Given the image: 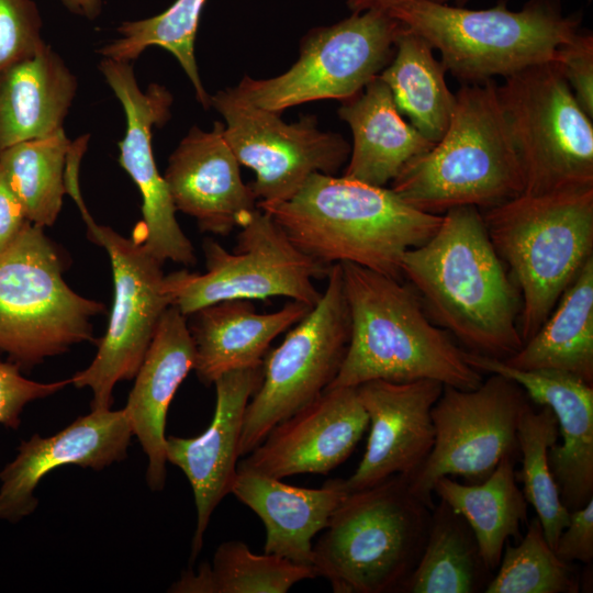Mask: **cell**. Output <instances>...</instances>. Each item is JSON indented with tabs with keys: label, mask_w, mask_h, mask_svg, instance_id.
I'll return each mask as SVG.
<instances>
[{
	"label": "cell",
	"mask_w": 593,
	"mask_h": 593,
	"mask_svg": "<svg viewBox=\"0 0 593 593\" xmlns=\"http://www.w3.org/2000/svg\"><path fill=\"white\" fill-rule=\"evenodd\" d=\"M261 380L262 363L222 374L213 383L216 400L209 427L195 437H166V459L184 473L194 496L197 525L191 562L203 547L212 513L232 492L245 411Z\"/></svg>",
	"instance_id": "d6986e66"
},
{
	"label": "cell",
	"mask_w": 593,
	"mask_h": 593,
	"mask_svg": "<svg viewBox=\"0 0 593 593\" xmlns=\"http://www.w3.org/2000/svg\"><path fill=\"white\" fill-rule=\"evenodd\" d=\"M581 578L547 542L534 517L518 544H505L500 564L484 593H578Z\"/></svg>",
	"instance_id": "d590c367"
},
{
	"label": "cell",
	"mask_w": 593,
	"mask_h": 593,
	"mask_svg": "<svg viewBox=\"0 0 593 593\" xmlns=\"http://www.w3.org/2000/svg\"><path fill=\"white\" fill-rule=\"evenodd\" d=\"M404 24L379 10L353 12L303 38L299 59L269 79L245 76L234 91L255 107L281 113L302 103L358 94L390 63Z\"/></svg>",
	"instance_id": "7c38bea8"
},
{
	"label": "cell",
	"mask_w": 593,
	"mask_h": 593,
	"mask_svg": "<svg viewBox=\"0 0 593 593\" xmlns=\"http://www.w3.org/2000/svg\"><path fill=\"white\" fill-rule=\"evenodd\" d=\"M99 68L125 113L126 128L119 143V163L142 194L143 222L136 232L149 253L163 264L171 260L192 266L197 260L194 248L177 222V210L152 148L153 126H161L169 118L171 94L157 83L143 91L130 61L102 58Z\"/></svg>",
	"instance_id": "2e32d148"
},
{
	"label": "cell",
	"mask_w": 593,
	"mask_h": 593,
	"mask_svg": "<svg viewBox=\"0 0 593 593\" xmlns=\"http://www.w3.org/2000/svg\"><path fill=\"white\" fill-rule=\"evenodd\" d=\"M429 1L437 2V3H448V1H451V0H429ZM452 1H455V3H456L458 7H465V4H466L469 0H452Z\"/></svg>",
	"instance_id": "ee69618b"
},
{
	"label": "cell",
	"mask_w": 593,
	"mask_h": 593,
	"mask_svg": "<svg viewBox=\"0 0 593 593\" xmlns=\"http://www.w3.org/2000/svg\"><path fill=\"white\" fill-rule=\"evenodd\" d=\"M195 350L187 316L169 306L163 314L136 373L124 412L148 458L146 482L154 492L166 483L165 429L169 405L188 373Z\"/></svg>",
	"instance_id": "603a6c76"
},
{
	"label": "cell",
	"mask_w": 593,
	"mask_h": 593,
	"mask_svg": "<svg viewBox=\"0 0 593 593\" xmlns=\"http://www.w3.org/2000/svg\"><path fill=\"white\" fill-rule=\"evenodd\" d=\"M206 0H176L164 12L137 21L123 22L119 37L100 49L103 58L131 61L150 46H158L178 60L190 79L200 104L211 108V96L204 89L194 55V41Z\"/></svg>",
	"instance_id": "836d02e7"
},
{
	"label": "cell",
	"mask_w": 593,
	"mask_h": 593,
	"mask_svg": "<svg viewBox=\"0 0 593 593\" xmlns=\"http://www.w3.org/2000/svg\"><path fill=\"white\" fill-rule=\"evenodd\" d=\"M71 142L63 128L0 150V168L21 202L27 221L52 226L60 212L65 168Z\"/></svg>",
	"instance_id": "d6a6232c"
},
{
	"label": "cell",
	"mask_w": 593,
	"mask_h": 593,
	"mask_svg": "<svg viewBox=\"0 0 593 593\" xmlns=\"http://www.w3.org/2000/svg\"><path fill=\"white\" fill-rule=\"evenodd\" d=\"M496 88L492 79L462 83L445 135L409 161L390 189L435 215L466 205L486 210L523 194V169Z\"/></svg>",
	"instance_id": "277c9868"
},
{
	"label": "cell",
	"mask_w": 593,
	"mask_h": 593,
	"mask_svg": "<svg viewBox=\"0 0 593 593\" xmlns=\"http://www.w3.org/2000/svg\"><path fill=\"white\" fill-rule=\"evenodd\" d=\"M27 222L21 202L0 168V251L18 237Z\"/></svg>",
	"instance_id": "60d3db41"
},
{
	"label": "cell",
	"mask_w": 593,
	"mask_h": 593,
	"mask_svg": "<svg viewBox=\"0 0 593 593\" xmlns=\"http://www.w3.org/2000/svg\"><path fill=\"white\" fill-rule=\"evenodd\" d=\"M340 266L350 336L327 389L372 380L432 379L462 390L481 384L482 372L445 329L430 322L411 286L351 262Z\"/></svg>",
	"instance_id": "7a4b0ae2"
},
{
	"label": "cell",
	"mask_w": 593,
	"mask_h": 593,
	"mask_svg": "<svg viewBox=\"0 0 593 593\" xmlns=\"http://www.w3.org/2000/svg\"><path fill=\"white\" fill-rule=\"evenodd\" d=\"M259 209L315 261L351 262L398 280L405 251L425 243L441 221L391 189L321 172L289 200Z\"/></svg>",
	"instance_id": "3957f363"
},
{
	"label": "cell",
	"mask_w": 593,
	"mask_h": 593,
	"mask_svg": "<svg viewBox=\"0 0 593 593\" xmlns=\"http://www.w3.org/2000/svg\"><path fill=\"white\" fill-rule=\"evenodd\" d=\"M516 457H504L479 483H460L450 477L436 480L433 493L461 515L494 573L510 538L519 540L527 522V501L517 485Z\"/></svg>",
	"instance_id": "f1b7e54d"
},
{
	"label": "cell",
	"mask_w": 593,
	"mask_h": 593,
	"mask_svg": "<svg viewBox=\"0 0 593 593\" xmlns=\"http://www.w3.org/2000/svg\"><path fill=\"white\" fill-rule=\"evenodd\" d=\"M68 384H71L70 378L48 383L30 380L18 365L0 360V424L16 430L29 403L55 394Z\"/></svg>",
	"instance_id": "74e56055"
},
{
	"label": "cell",
	"mask_w": 593,
	"mask_h": 593,
	"mask_svg": "<svg viewBox=\"0 0 593 593\" xmlns=\"http://www.w3.org/2000/svg\"><path fill=\"white\" fill-rule=\"evenodd\" d=\"M31 0H0V74L45 45Z\"/></svg>",
	"instance_id": "8d00e7d4"
},
{
	"label": "cell",
	"mask_w": 593,
	"mask_h": 593,
	"mask_svg": "<svg viewBox=\"0 0 593 593\" xmlns=\"http://www.w3.org/2000/svg\"><path fill=\"white\" fill-rule=\"evenodd\" d=\"M403 0H347V5L351 12H363L367 10L389 11Z\"/></svg>",
	"instance_id": "b9f144b4"
},
{
	"label": "cell",
	"mask_w": 593,
	"mask_h": 593,
	"mask_svg": "<svg viewBox=\"0 0 593 593\" xmlns=\"http://www.w3.org/2000/svg\"><path fill=\"white\" fill-rule=\"evenodd\" d=\"M0 75V150L63 128L77 82L49 46Z\"/></svg>",
	"instance_id": "4316f807"
},
{
	"label": "cell",
	"mask_w": 593,
	"mask_h": 593,
	"mask_svg": "<svg viewBox=\"0 0 593 593\" xmlns=\"http://www.w3.org/2000/svg\"><path fill=\"white\" fill-rule=\"evenodd\" d=\"M556 555L567 563L575 561L586 566L593 560V499L573 510L569 523L555 547Z\"/></svg>",
	"instance_id": "ab89813d"
},
{
	"label": "cell",
	"mask_w": 593,
	"mask_h": 593,
	"mask_svg": "<svg viewBox=\"0 0 593 593\" xmlns=\"http://www.w3.org/2000/svg\"><path fill=\"white\" fill-rule=\"evenodd\" d=\"M312 566L272 553H254L239 540L222 542L212 564L187 570L170 586L175 593H286L294 584L316 578Z\"/></svg>",
	"instance_id": "1f68e13d"
},
{
	"label": "cell",
	"mask_w": 593,
	"mask_h": 593,
	"mask_svg": "<svg viewBox=\"0 0 593 593\" xmlns=\"http://www.w3.org/2000/svg\"><path fill=\"white\" fill-rule=\"evenodd\" d=\"M500 258L519 290V334L528 340L593 256V190L521 194L483 210Z\"/></svg>",
	"instance_id": "52a82bcc"
},
{
	"label": "cell",
	"mask_w": 593,
	"mask_h": 593,
	"mask_svg": "<svg viewBox=\"0 0 593 593\" xmlns=\"http://www.w3.org/2000/svg\"><path fill=\"white\" fill-rule=\"evenodd\" d=\"M465 518L439 501L422 556L401 593L484 592L493 577Z\"/></svg>",
	"instance_id": "4dcf8cb0"
},
{
	"label": "cell",
	"mask_w": 593,
	"mask_h": 593,
	"mask_svg": "<svg viewBox=\"0 0 593 593\" xmlns=\"http://www.w3.org/2000/svg\"><path fill=\"white\" fill-rule=\"evenodd\" d=\"M421 35L404 26L390 63L378 75L391 90L394 103L426 139L437 143L446 133L456 104L443 63Z\"/></svg>",
	"instance_id": "f546056e"
},
{
	"label": "cell",
	"mask_w": 593,
	"mask_h": 593,
	"mask_svg": "<svg viewBox=\"0 0 593 593\" xmlns=\"http://www.w3.org/2000/svg\"><path fill=\"white\" fill-rule=\"evenodd\" d=\"M104 311L65 282L60 257L42 227L27 222L0 251V351L21 370L93 342L91 318Z\"/></svg>",
	"instance_id": "ba28073f"
},
{
	"label": "cell",
	"mask_w": 593,
	"mask_h": 593,
	"mask_svg": "<svg viewBox=\"0 0 593 593\" xmlns=\"http://www.w3.org/2000/svg\"><path fill=\"white\" fill-rule=\"evenodd\" d=\"M239 165L222 122L215 121L210 132L192 127L170 155L164 176L176 210L213 235L245 226L259 208Z\"/></svg>",
	"instance_id": "44dd1931"
},
{
	"label": "cell",
	"mask_w": 593,
	"mask_h": 593,
	"mask_svg": "<svg viewBox=\"0 0 593 593\" xmlns=\"http://www.w3.org/2000/svg\"><path fill=\"white\" fill-rule=\"evenodd\" d=\"M527 195L593 190V124L557 64L526 67L496 88Z\"/></svg>",
	"instance_id": "9c48e42d"
},
{
	"label": "cell",
	"mask_w": 593,
	"mask_h": 593,
	"mask_svg": "<svg viewBox=\"0 0 593 593\" xmlns=\"http://www.w3.org/2000/svg\"><path fill=\"white\" fill-rule=\"evenodd\" d=\"M493 247L481 210L457 206L436 232L405 251L402 277L437 326L467 351L505 360L523 346L519 290Z\"/></svg>",
	"instance_id": "6da1fadb"
},
{
	"label": "cell",
	"mask_w": 593,
	"mask_h": 593,
	"mask_svg": "<svg viewBox=\"0 0 593 593\" xmlns=\"http://www.w3.org/2000/svg\"><path fill=\"white\" fill-rule=\"evenodd\" d=\"M203 253L205 272L180 270L164 278L170 306L187 317L228 300L284 296L313 307L322 296L313 279L326 278L331 268L301 251L260 209L240 228L232 251L205 238Z\"/></svg>",
	"instance_id": "30bf717a"
},
{
	"label": "cell",
	"mask_w": 593,
	"mask_h": 593,
	"mask_svg": "<svg viewBox=\"0 0 593 593\" xmlns=\"http://www.w3.org/2000/svg\"><path fill=\"white\" fill-rule=\"evenodd\" d=\"M553 61L581 109L593 119V36L579 31L557 48Z\"/></svg>",
	"instance_id": "f35d334b"
},
{
	"label": "cell",
	"mask_w": 593,
	"mask_h": 593,
	"mask_svg": "<svg viewBox=\"0 0 593 593\" xmlns=\"http://www.w3.org/2000/svg\"><path fill=\"white\" fill-rule=\"evenodd\" d=\"M133 436L124 410H91L49 437L21 440L18 455L0 471V521L18 523L38 505L34 491L52 470L78 466L102 470L127 457Z\"/></svg>",
	"instance_id": "ffe728a7"
},
{
	"label": "cell",
	"mask_w": 593,
	"mask_h": 593,
	"mask_svg": "<svg viewBox=\"0 0 593 593\" xmlns=\"http://www.w3.org/2000/svg\"><path fill=\"white\" fill-rule=\"evenodd\" d=\"M465 356L480 372L511 378L530 401L551 409L562 437L548 454L560 499L570 512L593 499V385L563 371L518 370L467 350Z\"/></svg>",
	"instance_id": "7402d4cb"
},
{
	"label": "cell",
	"mask_w": 593,
	"mask_h": 593,
	"mask_svg": "<svg viewBox=\"0 0 593 593\" xmlns=\"http://www.w3.org/2000/svg\"><path fill=\"white\" fill-rule=\"evenodd\" d=\"M211 107L225 120L224 136L238 163L256 174L249 186L258 208L289 200L311 175H335L349 158L345 138L321 131L314 115L286 123L279 112L255 107L233 88L211 96Z\"/></svg>",
	"instance_id": "9a60e30c"
},
{
	"label": "cell",
	"mask_w": 593,
	"mask_h": 593,
	"mask_svg": "<svg viewBox=\"0 0 593 593\" xmlns=\"http://www.w3.org/2000/svg\"><path fill=\"white\" fill-rule=\"evenodd\" d=\"M443 387L432 379L372 380L357 387L370 432L357 469L343 479L348 493L395 474L409 480L417 473L434 446L432 409Z\"/></svg>",
	"instance_id": "ac0fdd59"
},
{
	"label": "cell",
	"mask_w": 593,
	"mask_h": 593,
	"mask_svg": "<svg viewBox=\"0 0 593 593\" xmlns=\"http://www.w3.org/2000/svg\"><path fill=\"white\" fill-rule=\"evenodd\" d=\"M518 370H558L593 385V256L538 331L502 360Z\"/></svg>",
	"instance_id": "83f0119b"
},
{
	"label": "cell",
	"mask_w": 593,
	"mask_h": 593,
	"mask_svg": "<svg viewBox=\"0 0 593 593\" xmlns=\"http://www.w3.org/2000/svg\"><path fill=\"white\" fill-rule=\"evenodd\" d=\"M557 418L550 407L539 411L528 404L517 425L522 469L516 479L523 483V495L537 513L545 538L555 549L569 523L570 511L563 505L549 465V450L558 441Z\"/></svg>",
	"instance_id": "e575fe53"
},
{
	"label": "cell",
	"mask_w": 593,
	"mask_h": 593,
	"mask_svg": "<svg viewBox=\"0 0 593 593\" xmlns=\"http://www.w3.org/2000/svg\"><path fill=\"white\" fill-rule=\"evenodd\" d=\"M63 4L76 14L94 19L101 11V0H60Z\"/></svg>",
	"instance_id": "7bdbcfd3"
},
{
	"label": "cell",
	"mask_w": 593,
	"mask_h": 593,
	"mask_svg": "<svg viewBox=\"0 0 593 593\" xmlns=\"http://www.w3.org/2000/svg\"><path fill=\"white\" fill-rule=\"evenodd\" d=\"M432 510L395 474L349 492L313 545V568L336 593H401L425 546Z\"/></svg>",
	"instance_id": "8992f818"
},
{
	"label": "cell",
	"mask_w": 593,
	"mask_h": 593,
	"mask_svg": "<svg viewBox=\"0 0 593 593\" xmlns=\"http://www.w3.org/2000/svg\"><path fill=\"white\" fill-rule=\"evenodd\" d=\"M368 424L357 387L327 389L277 424L237 471L277 479L326 474L351 455Z\"/></svg>",
	"instance_id": "e0dca14e"
},
{
	"label": "cell",
	"mask_w": 593,
	"mask_h": 593,
	"mask_svg": "<svg viewBox=\"0 0 593 593\" xmlns=\"http://www.w3.org/2000/svg\"><path fill=\"white\" fill-rule=\"evenodd\" d=\"M318 302L266 354L262 380L249 400L239 457L254 450L280 422L318 398L335 379L350 336L340 264L331 266Z\"/></svg>",
	"instance_id": "8fae6325"
},
{
	"label": "cell",
	"mask_w": 593,
	"mask_h": 593,
	"mask_svg": "<svg viewBox=\"0 0 593 593\" xmlns=\"http://www.w3.org/2000/svg\"><path fill=\"white\" fill-rule=\"evenodd\" d=\"M388 14L438 49L446 70L463 83L506 78L553 60L581 23L578 14L563 13L560 0H528L518 11L503 0L479 10L403 0Z\"/></svg>",
	"instance_id": "5b68a950"
},
{
	"label": "cell",
	"mask_w": 593,
	"mask_h": 593,
	"mask_svg": "<svg viewBox=\"0 0 593 593\" xmlns=\"http://www.w3.org/2000/svg\"><path fill=\"white\" fill-rule=\"evenodd\" d=\"M528 404L524 389L499 373H490L474 389L444 385L432 409L434 446L409 479L411 491L433 508V488L440 477L479 483L504 457H519L517 425Z\"/></svg>",
	"instance_id": "4fadbf2b"
},
{
	"label": "cell",
	"mask_w": 593,
	"mask_h": 593,
	"mask_svg": "<svg viewBox=\"0 0 593 593\" xmlns=\"http://www.w3.org/2000/svg\"><path fill=\"white\" fill-rule=\"evenodd\" d=\"M81 215L91 239L110 257L114 300L94 359L70 380L76 388L91 390V410H105L113 404L114 385L136 376L157 325L170 304L164 292L163 262L149 253L141 236L136 233L126 238L97 224L88 211Z\"/></svg>",
	"instance_id": "5bb4252c"
},
{
	"label": "cell",
	"mask_w": 593,
	"mask_h": 593,
	"mask_svg": "<svg viewBox=\"0 0 593 593\" xmlns=\"http://www.w3.org/2000/svg\"><path fill=\"white\" fill-rule=\"evenodd\" d=\"M311 309L291 300L276 312L258 313L249 300H228L193 312L188 326L198 379L211 385L228 371L261 365L271 342Z\"/></svg>",
	"instance_id": "cb8c5ba5"
},
{
	"label": "cell",
	"mask_w": 593,
	"mask_h": 593,
	"mask_svg": "<svg viewBox=\"0 0 593 593\" xmlns=\"http://www.w3.org/2000/svg\"><path fill=\"white\" fill-rule=\"evenodd\" d=\"M231 493L264 523V552L312 567L313 538L327 526L348 494L343 479H331L321 488L309 489L248 471H237Z\"/></svg>",
	"instance_id": "d4e9b609"
},
{
	"label": "cell",
	"mask_w": 593,
	"mask_h": 593,
	"mask_svg": "<svg viewBox=\"0 0 593 593\" xmlns=\"http://www.w3.org/2000/svg\"><path fill=\"white\" fill-rule=\"evenodd\" d=\"M338 115L353 133L343 176L354 180L384 187L409 161L434 145L403 120L391 90L379 76L343 101Z\"/></svg>",
	"instance_id": "484cf974"
}]
</instances>
